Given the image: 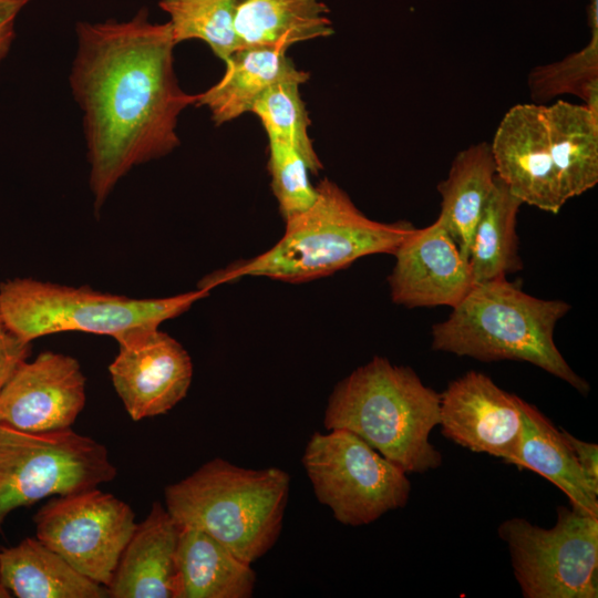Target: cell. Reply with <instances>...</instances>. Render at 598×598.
Segmentation results:
<instances>
[{"mask_svg": "<svg viewBox=\"0 0 598 598\" xmlns=\"http://www.w3.org/2000/svg\"><path fill=\"white\" fill-rule=\"evenodd\" d=\"M76 51L69 76L82 112L89 184L99 212L133 167L179 145L181 113L196 103L178 84L169 23L147 8L132 19L75 25Z\"/></svg>", "mask_w": 598, "mask_h": 598, "instance_id": "obj_1", "label": "cell"}, {"mask_svg": "<svg viewBox=\"0 0 598 598\" xmlns=\"http://www.w3.org/2000/svg\"><path fill=\"white\" fill-rule=\"evenodd\" d=\"M313 204L286 219L280 240L267 251L205 276L197 288L212 290L241 277H268L306 282L329 276L361 257L393 255L415 227L406 221L380 223L368 218L337 184L328 178L317 186Z\"/></svg>", "mask_w": 598, "mask_h": 598, "instance_id": "obj_2", "label": "cell"}, {"mask_svg": "<svg viewBox=\"0 0 598 598\" xmlns=\"http://www.w3.org/2000/svg\"><path fill=\"white\" fill-rule=\"evenodd\" d=\"M440 403L413 369L377 355L334 386L323 424L352 432L406 474L425 473L443 462L430 442Z\"/></svg>", "mask_w": 598, "mask_h": 598, "instance_id": "obj_3", "label": "cell"}, {"mask_svg": "<svg viewBox=\"0 0 598 598\" xmlns=\"http://www.w3.org/2000/svg\"><path fill=\"white\" fill-rule=\"evenodd\" d=\"M569 309L564 300L530 296L506 278L478 283L446 320L432 327V349L483 362H528L586 395L588 382L554 341L556 323Z\"/></svg>", "mask_w": 598, "mask_h": 598, "instance_id": "obj_4", "label": "cell"}, {"mask_svg": "<svg viewBox=\"0 0 598 598\" xmlns=\"http://www.w3.org/2000/svg\"><path fill=\"white\" fill-rule=\"evenodd\" d=\"M289 489L281 468H245L217 457L166 486L164 498L179 526L202 529L252 564L279 538Z\"/></svg>", "mask_w": 598, "mask_h": 598, "instance_id": "obj_5", "label": "cell"}, {"mask_svg": "<svg viewBox=\"0 0 598 598\" xmlns=\"http://www.w3.org/2000/svg\"><path fill=\"white\" fill-rule=\"evenodd\" d=\"M206 289L166 298L136 299L33 278L0 283V315L21 340L63 331L110 336L115 340L140 327H159L207 297Z\"/></svg>", "mask_w": 598, "mask_h": 598, "instance_id": "obj_6", "label": "cell"}, {"mask_svg": "<svg viewBox=\"0 0 598 598\" xmlns=\"http://www.w3.org/2000/svg\"><path fill=\"white\" fill-rule=\"evenodd\" d=\"M115 475L106 447L72 429L33 433L0 423V527L19 507L94 488Z\"/></svg>", "mask_w": 598, "mask_h": 598, "instance_id": "obj_7", "label": "cell"}, {"mask_svg": "<svg viewBox=\"0 0 598 598\" xmlns=\"http://www.w3.org/2000/svg\"><path fill=\"white\" fill-rule=\"evenodd\" d=\"M328 431L310 436L302 465L316 498L339 523L367 525L406 505L411 482L402 468L352 432Z\"/></svg>", "mask_w": 598, "mask_h": 598, "instance_id": "obj_8", "label": "cell"}, {"mask_svg": "<svg viewBox=\"0 0 598 598\" xmlns=\"http://www.w3.org/2000/svg\"><path fill=\"white\" fill-rule=\"evenodd\" d=\"M497 533L524 598L598 597V517L558 506L549 529L515 517Z\"/></svg>", "mask_w": 598, "mask_h": 598, "instance_id": "obj_9", "label": "cell"}, {"mask_svg": "<svg viewBox=\"0 0 598 598\" xmlns=\"http://www.w3.org/2000/svg\"><path fill=\"white\" fill-rule=\"evenodd\" d=\"M130 505L97 487L52 497L35 514L37 538L79 573L109 587L135 527Z\"/></svg>", "mask_w": 598, "mask_h": 598, "instance_id": "obj_10", "label": "cell"}, {"mask_svg": "<svg viewBox=\"0 0 598 598\" xmlns=\"http://www.w3.org/2000/svg\"><path fill=\"white\" fill-rule=\"evenodd\" d=\"M112 384L134 421L165 414L187 394L193 379L188 352L158 327L135 328L115 340Z\"/></svg>", "mask_w": 598, "mask_h": 598, "instance_id": "obj_11", "label": "cell"}, {"mask_svg": "<svg viewBox=\"0 0 598 598\" xmlns=\"http://www.w3.org/2000/svg\"><path fill=\"white\" fill-rule=\"evenodd\" d=\"M491 150L497 176L523 204L558 214L570 199L545 105L526 103L509 109Z\"/></svg>", "mask_w": 598, "mask_h": 598, "instance_id": "obj_12", "label": "cell"}, {"mask_svg": "<svg viewBox=\"0 0 598 598\" xmlns=\"http://www.w3.org/2000/svg\"><path fill=\"white\" fill-rule=\"evenodd\" d=\"M85 378L76 359L44 351L22 361L0 388V423L33 432L71 429L85 405Z\"/></svg>", "mask_w": 598, "mask_h": 598, "instance_id": "obj_13", "label": "cell"}, {"mask_svg": "<svg viewBox=\"0 0 598 598\" xmlns=\"http://www.w3.org/2000/svg\"><path fill=\"white\" fill-rule=\"evenodd\" d=\"M440 394L439 425L446 439L512 464L523 430V399L473 370L451 381Z\"/></svg>", "mask_w": 598, "mask_h": 598, "instance_id": "obj_14", "label": "cell"}, {"mask_svg": "<svg viewBox=\"0 0 598 598\" xmlns=\"http://www.w3.org/2000/svg\"><path fill=\"white\" fill-rule=\"evenodd\" d=\"M393 256L388 281L396 305L454 308L475 286L468 259L439 219L415 228Z\"/></svg>", "mask_w": 598, "mask_h": 598, "instance_id": "obj_15", "label": "cell"}, {"mask_svg": "<svg viewBox=\"0 0 598 598\" xmlns=\"http://www.w3.org/2000/svg\"><path fill=\"white\" fill-rule=\"evenodd\" d=\"M181 526L155 502L126 544L111 584L113 598H173Z\"/></svg>", "mask_w": 598, "mask_h": 598, "instance_id": "obj_16", "label": "cell"}, {"mask_svg": "<svg viewBox=\"0 0 598 598\" xmlns=\"http://www.w3.org/2000/svg\"><path fill=\"white\" fill-rule=\"evenodd\" d=\"M255 586L251 564L202 529L181 526L173 598H250Z\"/></svg>", "mask_w": 598, "mask_h": 598, "instance_id": "obj_17", "label": "cell"}, {"mask_svg": "<svg viewBox=\"0 0 598 598\" xmlns=\"http://www.w3.org/2000/svg\"><path fill=\"white\" fill-rule=\"evenodd\" d=\"M225 64L223 78L196 94L195 105L207 107L216 125L251 112L256 101L275 84L296 82L301 85L309 80V73L297 69L280 49H240Z\"/></svg>", "mask_w": 598, "mask_h": 598, "instance_id": "obj_18", "label": "cell"}, {"mask_svg": "<svg viewBox=\"0 0 598 598\" xmlns=\"http://www.w3.org/2000/svg\"><path fill=\"white\" fill-rule=\"evenodd\" d=\"M523 430L512 464L533 471L561 489L571 508L598 517V493L582 473L561 430L535 405L523 401Z\"/></svg>", "mask_w": 598, "mask_h": 598, "instance_id": "obj_19", "label": "cell"}, {"mask_svg": "<svg viewBox=\"0 0 598 598\" xmlns=\"http://www.w3.org/2000/svg\"><path fill=\"white\" fill-rule=\"evenodd\" d=\"M328 13L323 0H234L240 49L287 51L296 43L327 38L333 33Z\"/></svg>", "mask_w": 598, "mask_h": 598, "instance_id": "obj_20", "label": "cell"}, {"mask_svg": "<svg viewBox=\"0 0 598 598\" xmlns=\"http://www.w3.org/2000/svg\"><path fill=\"white\" fill-rule=\"evenodd\" d=\"M0 577L18 598H105L107 587L85 577L35 538L0 551Z\"/></svg>", "mask_w": 598, "mask_h": 598, "instance_id": "obj_21", "label": "cell"}, {"mask_svg": "<svg viewBox=\"0 0 598 598\" xmlns=\"http://www.w3.org/2000/svg\"><path fill=\"white\" fill-rule=\"evenodd\" d=\"M496 176L491 144L482 142L461 151L454 157L447 177L437 185L441 195L437 219L466 259L475 226Z\"/></svg>", "mask_w": 598, "mask_h": 598, "instance_id": "obj_22", "label": "cell"}, {"mask_svg": "<svg viewBox=\"0 0 598 598\" xmlns=\"http://www.w3.org/2000/svg\"><path fill=\"white\" fill-rule=\"evenodd\" d=\"M523 203L496 176L494 188L475 226L468 262L475 285L506 278L523 268L516 221Z\"/></svg>", "mask_w": 598, "mask_h": 598, "instance_id": "obj_23", "label": "cell"}, {"mask_svg": "<svg viewBox=\"0 0 598 598\" xmlns=\"http://www.w3.org/2000/svg\"><path fill=\"white\" fill-rule=\"evenodd\" d=\"M545 114L571 199L598 183V114L561 100L545 105Z\"/></svg>", "mask_w": 598, "mask_h": 598, "instance_id": "obj_24", "label": "cell"}, {"mask_svg": "<svg viewBox=\"0 0 598 598\" xmlns=\"http://www.w3.org/2000/svg\"><path fill=\"white\" fill-rule=\"evenodd\" d=\"M158 6L169 16L175 44L200 40L224 62L240 49L234 0H161Z\"/></svg>", "mask_w": 598, "mask_h": 598, "instance_id": "obj_25", "label": "cell"}, {"mask_svg": "<svg viewBox=\"0 0 598 598\" xmlns=\"http://www.w3.org/2000/svg\"><path fill=\"white\" fill-rule=\"evenodd\" d=\"M299 86L296 82L272 85L256 101L251 112L260 120L268 137L289 143L305 158L310 173L318 174L322 163L308 133L310 120Z\"/></svg>", "mask_w": 598, "mask_h": 598, "instance_id": "obj_26", "label": "cell"}, {"mask_svg": "<svg viewBox=\"0 0 598 598\" xmlns=\"http://www.w3.org/2000/svg\"><path fill=\"white\" fill-rule=\"evenodd\" d=\"M528 85L535 103L570 93L598 114V31L591 32L589 43L580 51L559 62L535 68Z\"/></svg>", "mask_w": 598, "mask_h": 598, "instance_id": "obj_27", "label": "cell"}, {"mask_svg": "<svg viewBox=\"0 0 598 598\" xmlns=\"http://www.w3.org/2000/svg\"><path fill=\"white\" fill-rule=\"evenodd\" d=\"M268 141L271 188L286 220L313 204L317 188L310 182L307 162L295 147L279 138Z\"/></svg>", "mask_w": 598, "mask_h": 598, "instance_id": "obj_28", "label": "cell"}, {"mask_svg": "<svg viewBox=\"0 0 598 598\" xmlns=\"http://www.w3.org/2000/svg\"><path fill=\"white\" fill-rule=\"evenodd\" d=\"M30 351L31 343L12 333L0 315V388L14 369L28 359Z\"/></svg>", "mask_w": 598, "mask_h": 598, "instance_id": "obj_29", "label": "cell"}, {"mask_svg": "<svg viewBox=\"0 0 598 598\" xmlns=\"http://www.w3.org/2000/svg\"><path fill=\"white\" fill-rule=\"evenodd\" d=\"M31 0H0V64L9 54L16 39V22Z\"/></svg>", "mask_w": 598, "mask_h": 598, "instance_id": "obj_30", "label": "cell"}, {"mask_svg": "<svg viewBox=\"0 0 598 598\" xmlns=\"http://www.w3.org/2000/svg\"><path fill=\"white\" fill-rule=\"evenodd\" d=\"M561 433L574 452L587 481L598 493V445L596 443L584 442L565 430H561Z\"/></svg>", "mask_w": 598, "mask_h": 598, "instance_id": "obj_31", "label": "cell"}, {"mask_svg": "<svg viewBox=\"0 0 598 598\" xmlns=\"http://www.w3.org/2000/svg\"><path fill=\"white\" fill-rule=\"evenodd\" d=\"M11 597L10 592L6 589V587L2 584L1 577H0V598H9Z\"/></svg>", "mask_w": 598, "mask_h": 598, "instance_id": "obj_32", "label": "cell"}]
</instances>
